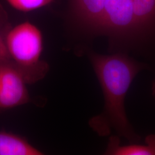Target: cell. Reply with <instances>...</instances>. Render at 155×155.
Returning a JSON list of instances; mask_svg holds the SVG:
<instances>
[{
    "label": "cell",
    "instance_id": "6da1fadb",
    "mask_svg": "<svg viewBox=\"0 0 155 155\" xmlns=\"http://www.w3.org/2000/svg\"><path fill=\"white\" fill-rule=\"evenodd\" d=\"M90 60L105 100L103 111L89 121L90 127L101 136L114 130L130 143H139L140 138L127 119L125 100L134 79L147 65L121 53L110 55L91 53Z\"/></svg>",
    "mask_w": 155,
    "mask_h": 155
},
{
    "label": "cell",
    "instance_id": "8992f818",
    "mask_svg": "<svg viewBox=\"0 0 155 155\" xmlns=\"http://www.w3.org/2000/svg\"><path fill=\"white\" fill-rule=\"evenodd\" d=\"M8 20L7 13L0 4V62L12 61L6 44V33L10 29Z\"/></svg>",
    "mask_w": 155,
    "mask_h": 155
},
{
    "label": "cell",
    "instance_id": "3957f363",
    "mask_svg": "<svg viewBox=\"0 0 155 155\" xmlns=\"http://www.w3.org/2000/svg\"><path fill=\"white\" fill-rule=\"evenodd\" d=\"M28 83L12 61L0 62V108L10 109L28 103Z\"/></svg>",
    "mask_w": 155,
    "mask_h": 155
},
{
    "label": "cell",
    "instance_id": "7a4b0ae2",
    "mask_svg": "<svg viewBox=\"0 0 155 155\" xmlns=\"http://www.w3.org/2000/svg\"><path fill=\"white\" fill-rule=\"evenodd\" d=\"M6 44L12 62L22 72L28 83L45 77L48 65L41 60L43 40L38 27L25 21L10 28Z\"/></svg>",
    "mask_w": 155,
    "mask_h": 155
},
{
    "label": "cell",
    "instance_id": "5b68a950",
    "mask_svg": "<svg viewBox=\"0 0 155 155\" xmlns=\"http://www.w3.org/2000/svg\"><path fill=\"white\" fill-rule=\"evenodd\" d=\"M43 152L16 134L0 132V155H42Z\"/></svg>",
    "mask_w": 155,
    "mask_h": 155
},
{
    "label": "cell",
    "instance_id": "52a82bcc",
    "mask_svg": "<svg viewBox=\"0 0 155 155\" xmlns=\"http://www.w3.org/2000/svg\"><path fill=\"white\" fill-rule=\"evenodd\" d=\"M8 4L19 11L28 12L48 5L55 0H6Z\"/></svg>",
    "mask_w": 155,
    "mask_h": 155
},
{
    "label": "cell",
    "instance_id": "277c9868",
    "mask_svg": "<svg viewBox=\"0 0 155 155\" xmlns=\"http://www.w3.org/2000/svg\"><path fill=\"white\" fill-rule=\"evenodd\" d=\"M106 155H155V134L146 137L144 144L130 143L121 145L118 136H113L110 138L106 150Z\"/></svg>",
    "mask_w": 155,
    "mask_h": 155
},
{
    "label": "cell",
    "instance_id": "ba28073f",
    "mask_svg": "<svg viewBox=\"0 0 155 155\" xmlns=\"http://www.w3.org/2000/svg\"><path fill=\"white\" fill-rule=\"evenodd\" d=\"M152 95L155 101V80L153 81V84H152Z\"/></svg>",
    "mask_w": 155,
    "mask_h": 155
}]
</instances>
